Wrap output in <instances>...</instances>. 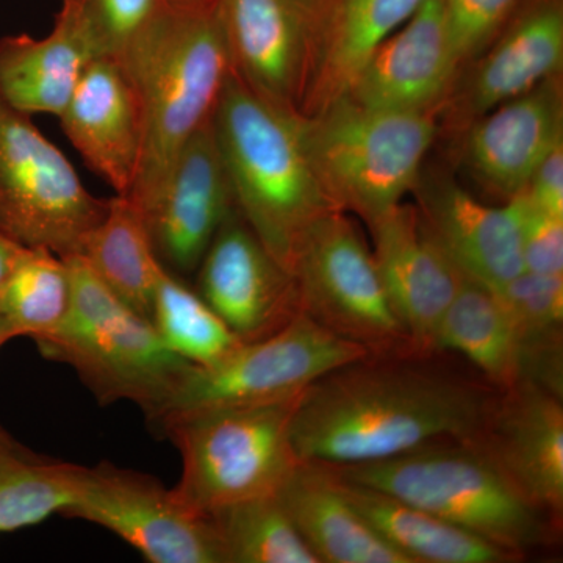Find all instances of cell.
<instances>
[{
	"instance_id": "1",
	"label": "cell",
	"mask_w": 563,
	"mask_h": 563,
	"mask_svg": "<svg viewBox=\"0 0 563 563\" xmlns=\"http://www.w3.org/2000/svg\"><path fill=\"white\" fill-rule=\"evenodd\" d=\"M410 358H361L307 387L291 420L298 457L358 465L483 431L499 390Z\"/></svg>"
},
{
	"instance_id": "2",
	"label": "cell",
	"mask_w": 563,
	"mask_h": 563,
	"mask_svg": "<svg viewBox=\"0 0 563 563\" xmlns=\"http://www.w3.org/2000/svg\"><path fill=\"white\" fill-rule=\"evenodd\" d=\"M117 60L139 102L143 143L128 198L143 211L185 144L213 117L231 74L220 0H162Z\"/></svg>"
},
{
	"instance_id": "3",
	"label": "cell",
	"mask_w": 563,
	"mask_h": 563,
	"mask_svg": "<svg viewBox=\"0 0 563 563\" xmlns=\"http://www.w3.org/2000/svg\"><path fill=\"white\" fill-rule=\"evenodd\" d=\"M211 124L236 210L291 273L307 233L336 211L307 154L301 114L265 101L231 70Z\"/></svg>"
},
{
	"instance_id": "4",
	"label": "cell",
	"mask_w": 563,
	"mask_h": 563,
	"mask_svg": "<svg viewBox=\"0 0 563 563\" xmlns=\"http://www.w3.org/2000/svg\"><path fill=\"white\" fill-rule=\"evenodd\" d=\"M331 466L344 481L422 507L517 559L547 544L558 528L472 440H442L385 461Z\"/></svg>"
},
{
	"instance_id": "5",
	"label": "cell",
	"mask_w": 563,
	"mask_h": 563,
	"mask_svg": "<svg viewBox=\"0 0 563 563\" xmlns=\"http://www.w3.org/2000/svg\"><path fill=\"white\" fill-rule=\"evenodd\" d=\"M65 258L73 302L62 324L35 340L41 354L70 366L102 406L139 404L146 418L191 363L162 342L146 318L121 301L81 255Z\"/></svg>"
},
{
	"instance_id": "6",
	"label": "cell",
	"mask_w": 563,
	"mask_h": 563,
	"mask_svg": "<svg viewBox=\"0 0 563 563\" xmlns=\"http://www.w3.org/2000/svg\"><path fill=\"white\" fill-rule=\"evenodd\" d=\"M439 132L437 113L366 109L347 98L302 117L322 190L336 210L366 225L415 190Z\"/></svg>"
},
{
	"instance_id": "7",
	"label": "cell",
	"mask_w": 563,
	"mask_h": 563,
	"mask_svg": "<svg viewBox=\"0 0 563 563\" xmlns=\"http://www.w3.org/2000/svg\"><path fill=\"white\" fill-rule=\"evenodd\" d=\"M301 395L266 406L192 415L163 429L180 453L181 476L174 490L181 501L207 515L229 504L276 495L302 462L291 440L292 413Z\"/></svg>"
},
{
	"instance_id": "8",
	"label": "cell",
	"mask_w": 563,
	"mask_h": 563,
	"mask_svg": "<svg viewBox=\"0 0 563 563\" xmlns=\"http://www.w3.org/2000/svg\"><path fill=\"white\" fill-rule=\"evenodd\" d=\"M365 357L368 352L361 346L301 312L280 331L242 343L221 361L191 365L147 420L163 432L192 415L285 401L324 374Z\"/></svg>"
},
{
	"instance_id": "9",
	"label": "cell",
	"mask_w": 563,
	"mask_h": 563,
	"mask_svg": "<svg viewBox=\"0 0 563 563\" xmlns=\"http://www.w3.org/2000/svg\"><path fill=\"white\" fill-rule=\"evenodd\" d=\"M301 312L369 357H418L377 272L372 247L344 211L310 229L291 268Z\"/></svg>"
},
{
	"instance_id": "10",
	"label": "cell",
	"mask_w": 563,
	"mask_h": 563,
	"mask_svg": "<svg viewBox=\"0 0 563 563\" xmlns=\"http://www.w3.org/2000/svg\"><path fill=\"white\" fill-rule=\"evenodd\" d=\"M107 207L32 118L0 98V232L69 257L81 254Z\"/></svg>"
},
{
	"instance_id": "11",
	"label": "cell",
	"mask_w": 563,
	"mask_h": 563,
	"mask_svg": "<svg viewBox=\"0 0 563 563\" xmlns=\"http://www.w3.org/2000/svg\"><path fill=\"white\" fill-rule=\"evenodd\" d=\"M62 515L117 533L152 563H224L209 515L196 512L150 474L109 462L81 466Z\"/></svg>"
},
{
	"instance_id": "12",
	"label": "cell",
	"mask_w": 563,
	"mask_h": 563,
	"mask_svg": "<svg viewBox=\"0 0 563 563\" xmlns=\"http://www.w3.org/2000/svg\"><path fill=\"white\" fill-rule=\"evenodd\" d=\"M196 273V291L243 343L280 331L301 313L295 277L236 209L222 222Z\"/></svg>"
},
{
	"instance_id": "13",
	"label": "cell",
	"mask_w": 563,
	"mask_h": 563,
	"mask_svg": "<svg viewBox=\"0 0 563 563\" xmlns=\"http://www.w3.org/2000/svg\"><path fill=\"white\" fill-rule=\"evenodd\" d=\"M235 209L210 120L185 144L157 198L141 213L162 265L176 276H188L198 272L222 222Z\"/></svg>"
},
{
	"instance_id": "14",
	"label": "cell",
	"mask_w": 563,
	"mask_h": 563,
	"mask_svg": "<svg viewBox=\"0 0 563 563\" xmlns=\"http://www.w3.org/2000/svg\"><path fill=\"white\" fill-rule=\"evenodd\" d=\"M466 68L461 87L455 85L442 109L457 131L562 76L563 0H523L490 46Z\"/></svg>"
},
{
	"instance_id": "15",
	"label": "cell",
	"mask_w": 563,
	"mask_h": 563,
	"mask_svg": "<svg viewBox=\"0 0 563 563\" xmlns=\"http://www.w3.org/2000/svg\"><path fill=\"white\" fill-rule=\"evenodd\" d=\"M461 70L442 3L424 0L369 54L344 98L373 110L439 113Z\"/></svg>"
},
{
	"instance_id": "16",
	"label": "cell",
	"mask_w": 563,
	"mask_h": 563,
	"mask_svg": "<svg viewBox=\"0 0 563 563\" xmlns=\"http://www.w3.org/2000/svg\"><path fill=\"white\" fill-rule=\"evenodd\" d=\"M373 255L393 309L420 355L435 352L440 322L463 273L422 224L410 203H398L369 222Z\"/></svg>"
},
{
	"instance_id": "17",
	"label": "cell",
	"mask_w": 563,
	"mask_h": 563,
	"mask_svg": "<svg viewBox=\"0 0 563 563\" xmlns=\"http://www.w3.org/2000/svg\"><path fill=\"white\" fill-rule=\"evenodd\" d=\"M461 132L466 172L493 198L510 201L563 143L562 76L495 107Z\"/></svg>"
},
{
	"instance_id": "18",
	"label": "cell",
	"mask_w": 563,
	"mask_h": 563,
	"mask_svg": "<svg viewBox=\"0 0 563 563\" xmlns=\"http://www.w3.org/2000/svg\"><path fill=\"white\" fill-rule=\"evenodd\" d=\"M220 14L233 74L265 101L299 113L312 0H220Z\"/></svg>"
},
{
	"instance_id": "19",
	"label": "cell",
	"mask_w": 563,
	"mask_h": 563,
	"mask_svg": "<svg viewBox=\"0 0 563 563\" xmlns=\"http://www.w3.org/2000/svg\"><path fill=\"white\" fill-rule=\"evenodd\" d=\"M483 448L533 507L558 525L563 512V406L561 396L520 380L499 391L483 431Z\"/></svg>"
},
{
	"instance_id": "20",
	"label": "cell",
	"mask_w": 563,
	"mask_h": 563,
	"mask_svg": "<svg viewBox=\"0 0 563 563\" xmlns=\"http://www.w3.org/2000/svg\"><path fill=\"white\" fill-rule=\"evenodd\" d=\"M413 191L422 224L465 276L496 288L525 272L512 199L487 206L444 173H421Z\"/></svg>"
},
{
	"instance_id": "21",
	"label": "cell",
	"mask_w": 563,
	"mask_h": 563,
	"mask_svg": "<svg viewBox=\"0 0 563 563\" xmlns=\"http://www.w3.org/2000/svg\"><path fill=\"white\" fill-rule=\"evenodd\" d=\"M58 120L88 168L128 196L143 143L139 102L120 62L96 57L81 74Z\"/></svg>"
},
{
	"instance_id": "22",
	"label": "cell",
	"mask_w": 563,
	"mask_h": 563,
	"mask_svg": "<svg viewBox=\"0 0 563 563\" xmlns=\"http://www.w3.org/2000/svg\"><path fill=\"white\" fill-rule=\"evenodd\" d=\"M424 0H312L310 60L301 117L346 96L369 54L412 18Z\"/></svg>"
},
{
	"instance_id": "23",
	"label": "cell",
	"mask_w": 563,
	"mask_h": 563,
	"mask_svg": "<svg viewBox=\"0 0 563 563\" xmlns=\"http://www.w3.org/2000/svg\"><path fill=\"white\" fill-rule=\"evenodd\" d=\"M276 498L320 563H409L352 506L328 463H299Z\"/></svg>"
},
{
	"instance_id": "24",
	"label": "cell",
	"mask_w": 563,
	"mask_h": 563,
	"mask_svg": "<svg viewBox=\"0 0 563 563\" xmlns=\"http://www.w3.org/2000/svg\"><path fill=\"white\" fill-rule=\"evenodd\" d=\"M92 58L87 41L60 16L43 38L7 36L0 40V98L29 117L58 118Z\"/></svg>"
},
{
	"instance_id": "25",
	"label": "cell",
	"mask_w": 563,
	"mask_h": 563,
	"mask_svg": "<svg viewBox=\"0 0 563 563\" xmlns=\"http://www.w3.org/2000/svg\"><path fill=\"white\" fill-rule=\"evenodd\" d=\"M333 470V468H332ZM336 474V473H335ZM352 506L409 563H504L514 554L388 493L336 474Z\"/></svg>"
},
{
	"instance_id": "26",
	"label": "cell",
	"mask_w": 563,
	"mask_h": 563,
	"mask_svg": "<svg viewBox=\"0 0 563 563\" xmlns=\"http://www.w3.org/2000/svg\"><path fill=\"white\" fill-rule=\"evenodd\" d=\"M437 351L463 355L496 390L520 383V344L506 306L492 287L465 274L440 322Z\"/></svg>"
},
{
	"instance_id": "27",
	"label": "cell",
	"mask_w": 563,
	"mask_h": 563,
	"mask_svg": "<svg viewBox=\"0 0 563 563\" xmlns=\"http://www.w3.org/2000/svg\"><path fill=\"white\" fill-rule=\"evenodd\" d=\"M79 255L122 302L151 321L155 288L166 268L155 254L143 213L128 196L109 199L106 217Z\"/></svg>"
},
{
	"instance_id": "28",
	"label": "cell",
	"mask_w": 563,
	"mask_h": 563,
	"mask_svg": "<svg viewBox=\"0 0 563 563\" xmlns=\"http://www.w3.org/2000/svg\"><path fill=\"white\" fill-rule=\"evenodd\" d=\"M493 290L517 332L520 380L562 396L563 276L523 272Z\"/></svg>"
},
{
	"instance_id": "29",
	"label": "cell",
	"mask_w": 563,
	"mask_h": 563,
	"mask_svg": "<svg viewBox=\"0 0 563 563\" xmlns=\"http://www.w3.org/2000/svg\"><path fill=\"white\" fill-rule=\"evenodd\" d=\"M80 465L33 453L0 424V532L38 525L73 503Z\"/></svg>"
},
{
	"instance_id": "30",
	"label": "cell",
	"mask_w": 563,
	"mask_h": 563,
	"mask_svg": "<svg viewBox=\"0 0 563 563\" xmlns=\"http://www.w3.org/2000/svg\"><path fill=\"white\" fill-rule=\"evenodd\" d=\"M73 302L68 263L46 247H27L0 287V313L11 339L49 335Z\"/></svg>"
},
{
	"instance_id": "31",
	"label": "cell",
	"mask_w": 563,
	"mask_h": 563,
	"mask_svg": "<svg viewBox=\"0 0 563 563\" xmlns=\"http://www.w3.org/2000/svg\"><path fill=\"white\" fill-rule=\"evenodd\" d=\"M207 515L224 563H320L276 495L244 499Z\"/></svg>"
},
{
	"instance_id": "32",
	"label": "cell",
	"mask_w": 563,
	"mask_h": 563,
	"mask_svg": "<svg viewBox=\"0 0 563 563\" xmlns=\"http://www.w3.org/2000/svg\"><path fill=\"white\" fill-rule=\"evenodd\" d=\"M151 322L166 347L191 365L221 361L243 343L198 291L168 269L155 288Z\"/></svg>"
},
{
	"instance_id": "33",
	"label": "cell",
	"mask_w": 563,
	"mask_h": 563,
	"mask_svg": "<svg viewBox=\"0 0 563 563\" xmlns=\"http://www.w3.org/2000/svg\"><path fill=\"white\" fill-rule=\"evenodd\" d=\"M162 0H63L57 16L69 22L96 57H114L157 13Z\"/></svg>"
},
{
	"instance_id": "34",
	"label": "cell",
	"mask_w": 563,
	"mask_h": 563,
	"mask_svg": "<svg viewBox=\"0 0 563 563\" xmlns=\"http://www.w3.org/2000/svg\"><path fill=\"white\" fill-rule=\"evenodd\" d=\"M523 0H440L461 68L496 38Z\"/></svg>"
},
{
	"instance_id": "35",
	"label": "cell",
	"mask_w": 563,
	"mask_h": 563,
	"mask_svg": "<svg viewBox=\"0 0 563 563\" xmlns=\"http://www.w3.org/2000/svg\"><path fill=\"white\" fill-rule=\"evenodd\" d=\"M512 201L520 214L525 272L563 276V218L537 207L525 191Z\"/></svg>"
},
{
	"instance_id": "36",
	"label": "cell",
	"mask_w": 563,
	"mask_h": 563,
	"mask_svg": "<svg viewBox=\"0 0 563 563\" xmlns=\"http://www.w3.org/2000/svg\"><path fill=\"white\" fill-rule=\"evenodd\" d=\"M523 191L537 207L563 218V143L537 166Z\"/></svg>"
},
{
	"instance_id": "37",
	"label": "cell",
	"mask_w": 563,
	"mask_h": 563,
	"mask_svg": "<svg viewBox=\"0 0 563 563\" xmlns=\"http://www.w3.org/2000/svg\"><path fill=\"white\" fill-rule=\"evenodd\" d=\"M25 250L27 247L21 246L20 243L11 240L5 233L0 232V287H2L3 282L9 277L11 269L14 268Z\"/></svg>"
},
{
	"instance_id": "38",
	"label": "cell",
	"mask_w": 563,
	"mask_h": 563,
	"mask_svg": "<svg viewBox=\"0 0 563 563\" xmlns=\"http://www.w3.org/2000/svg\"><path fill=\"white\" fill-rule=\"evenodd\" d=\"M11 333L9 331V325H7L5 320H3L2 313H0V347L3 346L7 342H10Z\"/></svg>"
}]
</instances>
